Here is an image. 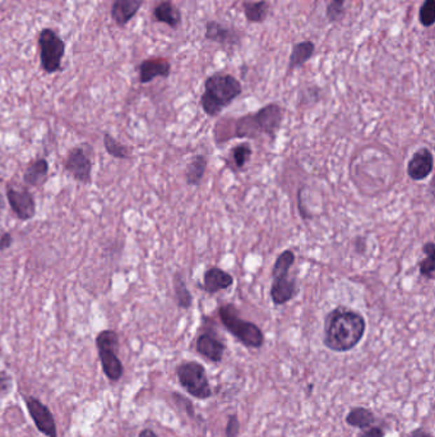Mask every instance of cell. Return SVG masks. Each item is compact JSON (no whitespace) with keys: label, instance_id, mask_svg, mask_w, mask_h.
Segmentation results:
<instances>
[{"label":"cell","instance_id":"6da1fadb","mask_svg":"<svg viewBox=\"0 0 435 437\" xmlns=\"http://www.w3.org/2000/svg\"><path fill=\"white\" fill-rule=\"evenodd\" d=\"M366 331L364 316L355 309L340 306L324 318L323 345L335 353H346L361 343Z\"/></svg>","mask_w":435,"mask_h":437},{"label":"cell","instance_id":"7a4b0ae2","mask_svg":"<svg viewBox=\"0 0 435 437\" xmlns=\"http://www.w3.org/2000/svg\"><path fill=\"white\" fill-rule=\"evenodd\" d=\"M243 93L240 81L233 74L214 72L205 81V93L200 96V108L208 116L221 114Z\"/></svg>","mask_w":435,"mask_h":437},{"label":"cell","instance_id":"3957f363","mask_svg":"<svg viewBox=\"0 0 435 437\" xmlns=\"http://www.w3.org/2000/svg\"><path fill=\"white\" fill-rule=\"evenodd\" d=\"M295 264V253L293 250H286L279 255L275 265L272 267L271 300L276 306H284L293 301L299 294L298 280L290 276V269Z\"/></svg>","mask_w":435,"mask_h":437},{"label":"cell","instance_id":"277c9868","mask_svg":"<svg viewBox=\"0 0 435 437\" xmlns=\"http://www.w3.org/2000/svg\"><path fill=\"white\" fill-rule=\"evenodd\" d=\"M219 316L223 328L244 347L251 349H261L263 347L264 334L262 329L256 323L242 318L239 315V309L233 303L222 304L219 309Z\"/></svg>","mask_w":435,"mask_h":437},{"label":"cell","instance_id":"5b68a950","mask_svg":"<svg viewBox=\"0 0 435 437\" xmlns=\"http://www.w3.org/2000/svg\"><path fill=\"white\" fill-rule=\"evenodd\" d=\"M180 386L188 394L198 399L207 401L212 396V387L208 380L207 371L205 365L197 361H186L177 367L175 370Z\"/></svg>","mask_w":435,"mask_h":437},{"label":"cell","instance_id":"8992f818","mask_svg":"<svg viewBox=\"0 0 435 437\" xmlns=\"http://www.w3.org/2000/svg\"><path fill=\"white\" fill-rule=\"evenodd\" d=\"M96 348L99 351L102 371L113 382L120 380L124 375V365L118 357L119 335L115 330H102L96 337Z\"/></svg>","mask_w":435,"mask_h":437},{"label":"cell","instance_id":"52a82bcc","mask_svg":"<svg viewBox=\"0 0 435 437\" xmlns=\"http://www.w3.org/2000/svg\"><path fill=\"white\" fill-rule=\"evenodd\" d=\"M37 45L40 65L43 72L46 74L60 72L63 68V59L65 55V41L63 37L55 29L45 27L39 34Z\"/></svg>","mask_w":435,"mask_h":437},{"label":"cell","instance_id":"ba28073f","mask_svg":"<svg viewBox=\"0 0 435 437\" xmlns=\"http://www.w3.org/2000/svg\"><path fill=\"white\" fill-rule=\"evenodd\" d=\"M244 34L234 26H228L221 22L209 20L206 23L205 39L220 45L223 51H234L243 43Z\"/></svg>","mask_w":435,"mask_h":437},{"label":"cell","instance_id":"9c48e42d","mask_svg":"<svg viewBox=\"0 0 435 437\" xmlns=\"http://www.w3.org/2000/svg\"><path fill=\"white\" fill-rule=\"evenodd\" d=\"M284 114H285V109L276 102L267 104L263 108L253 113L254 123L257 126L259 135L261 136L267 135L272 140H275L282 126Z\"/></svg>","mask_w":435,"mask_h":437},{"label":"cell","instance_id":"30bf717a","mask_svg":"<svg viewBox=\"0 0 435 437\" xmlns=\"http://www.w3.org/2000/svg\"><path fill=\"white\" fill-rule=\"evenodd\" d=\"M65 172L82 184L92 183V160L87 155L85 147H73L64 161Z\"/></svg>","mask_w":435,"mask_h":437},{"label":"cell","instance_id":"8fae6325","mask_svg":"<svg viewBox=\"0 0 435 437\" xmlns=\"http://www.w3.org/2000/svg\"><path fill=\"white\" fill-rule=\"evenodd\" d=\"M7 200L15 217L21 222H29L36 215V201L27 188H15L7 184Z\"/></svg>","mask_w":435,"mask_h":437},{"label":"cell","instance_id":"7c38bea8","mask_svg":"<svg viewBox=\"0 0 435 437\" xmlns=\"http://www.w3.org/2000/svg\"><path fill=\"white\" fill-rule=\"evenodd\" d=\"M26 407L37 430L48 437H57V423L50 409L35 396L26 398Z\"/></svg>","mask_w":435,"mask_h":437},{"label":"cell","instance_id":"4fadbf2b","mask_svg":"<svg viewBox=\"0 0 435 437\" xmlns=\"http://www.w3.org/2000/svg\"><path fill=\"white\" fill-rule=\"evenodd\" d=\"M170 74H172V63L167 58H147L143 59L138 65V76L142 85L151 83L156 79H169Z\"/></svg>","mask_w":435,"mask_h":437},{"label":"cell","instance_id":"5bb4252c","mask_svg":"<svg viewBox=\"0 0 435 437\" xmlns=\"http://www.w3.org/2000/svg\"><path fill=\"white\" fill-rule=\"evenodd\" d=\"M195 351L203 358L207 359L212 363H220L223 359L226 344L221 342L214 332L206 331L202 332L195 340Z\"/></svg>","mask_w":435,"mask_h":437},{"label":"cell","instance_id":"9a60e30c","mask_svg":"<svg viewBox=\"0 0 435 437\" xmlns=\"http://www.w3.org/2000/svg\"><path fill=\"white\" fill-rule=\"evenodd\" d=\"M434 169V158L428 147H421L415 152L407 164V174L415 182L428 178Z\"/></svg>","mask_w":435,"mask_h":437},{"label":"cell","instance_id":"2e32d148","mask_svg":"<svg viewBox=\"0 0 435 437\" xmlns=\"http://www.w3.org/2000/svg\"><path fill=\"white\" fill-rule=\"evenodd\" d=\"M234 285V276L217 266H212L203 275L202 289L208 294H216Z\"/></svg>","mask_w":435,"mask_h":437},{"label":"cell","instance_id":"e0dca14e","mask_svg":"<svg viewBox=\"0 0 435 437\" xmlns=\"http://www.w3.org/2000/svg\"><path fill=\"white\" fill-rule=\"evenodd\" d=\"M143 1L144 0H114L110 9L111 20L115 22L116 26L125 27L139 12Z\"/></svg>","mask_w":435,"mask_h":437},{"label":"cell","instance_id":"ac0fdd59","mask_svg":"<svg viewBox=\"0 0 435 437\" xmlns=\"http://www.w3.org/2000/svg\"><path fill=\"white\" fill-rule=\"evenodd\" d=\"M153 21L164 23L170 29H178L181 26L183 15L181 12L172 0H161L156 7L153 8Z\"/></svg>","mask_w":435,"mask_h":437},{"label":"cell","instance_id":"d6986e66","mask_svg":"<svg viewBox=\"0 0 435 437\" xmlns=\"http://www.w3.org/2000/svg\"><path fill=\"white\" fill-rule=\"evenodd\" d=\"M314 54H315V43L312 40L294 43L289 57L287 73L295 72L296 69L303 68L314 57Z\"/></svg>","mask_w":435,"mask_h":437},{"label":"cell","instance_id":"ffe728a7","mask_svg":"<svg viewBox=\"0 0 435 437\" xmlns=\"http://www.w3.org/2000/svg\"><path fill=\"white\" fill-rule=\"evenodd\" d=\"M49 161L45 158H39L31 161L23 173V182L29 187H43L49 177Z\"/></svg>","mask_w":435,"mask_h":437},{"label":"cell","instance_id":"44dd1931","mask_svg":"<svg viewBox=\"0 0 435 437\" xmlns=\"http://www.w3.org/2000/svg\"><path fill=\"white\" fill-rule=\"evenodd\" d=\"M375 421H377L375 413L366 407H354L350 409L345 418V422L347 426L361 431L373 427Z\"/></svg>","mask_w":435,"mask_h":437},{"label":"cell","instance_id":"7402d4cb","mask_svg":"<svg viewBox=\"0 0 435 437\" xmlns=\"http://www.w3.org/2000/svg\"><path fill=\"white\" fill-rule=\"evenodd\" d=\"M243 12L249 23H263L271 12V4L268 0H244Z\"/></svg>","mask_w":435,"mask_h":437},{"label":"cell","instance_id":"603a6c76","mask_svg":"<svg viewBox=\"0 0 435 437\" xmlns=\"http://www.w3.org/2000/svg\"><path fill=\"white\" fill-rule=\"evenodd\" d=\"M208 160L205 155H195L186 169V182L188 186L198 187L207 170Z\"/></svg>","mask_w":435,"mask_h":437},{"label":"cell","instance_id":"cb8c5ba5","mask_svg":"<svg viewBox=\"0 0 435 437\" xmlns=\"http://www.w3.org/2000/svg\"><path fill=\"white\" fill-rule=\"evenodd\" d=\"M174 283V295L177 306L180 309H189L193 304V295L186 287V280L183 278V274L177 271L172 278Z\"/></svg>","mask_w":435,"mask_h":437},{"label":"cell","instance_id":"d4e9b609","mask_svg":"<svg viewBox=\"0 0 435 437\" xmlns=\"http://www.w3.org/2000/svg\"><path fill=\"white\" fill-rule=\"evenodd\" d=\"M422 253L425 257L419 262V271L425 279H434L435 271V244L434 242H427L422 246Z\"/></svg>","mask_w":435,"mask_h":437},{"label":"cell","instance_id":"484cf974","mask_svg":"<svg viewBox=\"0 0 435 437\" xmlns=\"http://www.w3.org/2000/svg\"><path fill=\"white\" fill-rule=\"evenodd\" d=\"M104 146H105V150L110 156H113L115 159H120V160H130L133 154L129 149L127 144H123L122 142H119L116 138L105 133L104 135Z\"/></svg>","mask_w":435,"mask_h":437},{"label":"cell","instance_id":"4316f807","mask_svg":"<svg viewBox=\"0 0 435 437\" xmlns=\"http://www.w3.org/2000/svg\"><path fill=\"white\" fill-rule=\"evenodd\" d=\"M346 3L347 0H331L327 9L326 17L331 23H340L346 17Z\"/></svg>","mask_w":435,"mask_h":437},{"label":"cell","instance_id":"83f0119b","mask_svg":"<svg viewBox=\"0 0 435 437\" xmlns=\"http://www.w3.org/2000/svg\"><path fill=\"white\" fill-rule=\"evenodd\" d=\"M421 26L430 29L435 23V0H424L419 9Z\"/></svg>","mask_w":435,"mask_h":437},{"label":"cell","instance_id":"f1b7e54d","mask_svg":"<svg viewBox=\"0 0 435 437\" xmlns=\"http://www.w3.org/2000/svg\"><path fill=\"white\" fill-rule=\"evenodd\" d=\"M233 160L237 169H243L245 164L250 160V156L253 155V150L249 144H236L235 147L231 150Z\"/></svg>","mask_w":435,"mask_h":437},{"label":"cell","instance_id":"f546056e","mask_svg":"<svg viewBox=\"0 0 435 437\" xmlns=\"http://www.w3.org/2000/svg\"><path fill=\"white\" fill-rule=\"evenodd\" d=\"M172 401H174L175 405L179 409H181L189 418H195V416H197L195 415V409H194V405H193L191 399H188V398H186L183 394H180V393H172Z\"/></svg>","mask_w":435,"mask_h":437},{"label":"cell","instance_id":"4dcf8cb0","mask_svg":"<svg viewBox=\"0 0 435 437\" xmlns=\"http://www.w3.org/2000/svg\"><path fill=\"white\" fill-rule=\"evenodd\" d=\"M239 433H240V421L236 415H231L228 417L225 435L226 437H239Z\"/></svg>","mask_w":435,"mask_h":437},{"label":"cell","instance_id":"1f68e13d","mask_svg":"<svg viewBox=\"0 0 435 437\" xmlns=\"http://www.w3.org/2000/svg\"><path fill=\"white\" fill-rule=\"evenodd\" d=\"M13 244V237L9 231H6L0 236V252L7 251Z\"/></svg>","mask_w":435,"mask_h":437},{"label":"cell","instance_id":"d6a6232c","mask_svg":"<svg viewBox=\"0 0 435 437\" xmlns=\"http://www.w3.org/2000/svg\"><path fill=\"white\" fill-rule=\"evenodd\" d=\"M385 432L380 427H371L368 430L363 431V433H360L357 437H385Z\"/></svg>","mask_w":435,"mask_h":437},{"label":"cell","instance_id":"836d02e7","mask_svg":"<svg viewBox=\"0 0 435 437\" xmlns=\"http://www.w3.org/2000/svg\"><path fill=\"white\" fill-rule=\"evenodd\" d=\"M406 437H434L431 432H429L428 430H425L424 427H417L415 430L411 431L407 433Z\"/></svg>","mask_w":435,"mask_h":437},{"label":"cell","instance_id":"e575fe53","mask_svg":"<svg viewBox=\"0 0 435 437\" xmlns=\"http://www.w3.org/2000/svg\"><path fill=\"white\" fill-rule=\"evenodd\" d=\"M11 385H12L11 377L8 376L7 373L0 371V391L8 390V389L11 387Z\"/></svg>","mask_w":435,"mask_h":437},{"label":"cell","instance_id":"d590c367","mask_svg":"<svg viewBox=\"0 0 435 437\" xmlns=\"http://www.w3.org/2000/svg\"><path fill=\"white\" fill-rule=\"evenodd\" d=\"M138 437H158L157 436L156 432L153 430H151V429H144V430L141 431L139 432V435Z\"/></svg>","mask_w":435,"mask_h":437},{"label":"cell","instance_id":"8d00e7d4","mask_svg":"<svg viewBox=\"0 0 435 437\" xmlns=\"http://www.w3.org/2000/svg\"><path fill=\"white\" fill-rule=\"evenodd\" d=\"M3 210H4V199L0 194V217H1V214H3Z\"/></svg>","mask_w":435,"mask_h":437}]
</instances>
